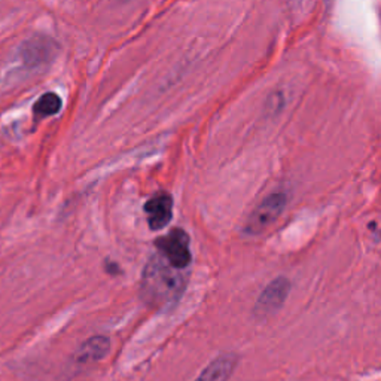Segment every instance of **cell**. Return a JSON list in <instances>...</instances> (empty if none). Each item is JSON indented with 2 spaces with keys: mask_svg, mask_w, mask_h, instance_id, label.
Instances as JSON below:
<instances>
[{
  "mask_svg": "<svg viewBox=\"0 0 381 381\" xmlns=\"http://www.w3.org/2000/svg\"><path fill=\"white\" fill-rule=\"evenodd\" d=\"M286 203H288V200H286L284 194H273L265 198L258 205L257 210L250 215L245 228L246 232L252 235L261 234L281 215Z\"/></svg>",
  "mask_w": 381,
  "mask_h": 381,
  "instance_id": "3957f363",
  "label": "cell"
},
{
  "mask_svg": "<svg viewBox=\"0 0 381 381\" xmlns=\"http://www.w3.org/2000/svg\"><path fill=\"white\" fill-rule=\"evenodd\" d=\"M53 41L38 38L27 41V43H24L21 57L27 66H35L50 60V57H53Z\"/></svg>",
  "mask_w": 381,
  "mask_h": 381,
  "instance_id": "52a82bcc",
  "label": "cell"
},
{
  "mask_svg": "<svg viewBox=\"0 0 381 381\" xmlns=\"http://www.w3.org/2000/svg\"><path fill=\"white\" fill-rule=\"evenodd\" d=\"M237 365L235 355H222L210 362L195 381H228Z\"/></svg>",
  "mask_w": 381,
  "mask_h": 381,
  "instance_id": "8992f818",
  "label": "cell"
},
{
  "mask_svg": "<svg viewBox=\"0 0 381 381\" xmlns=\"http://www.w3.org/2000/svg\"><path fill=\"white\" fill-rule=\"evenodd\" d=\"M289 291H291V281L286 277H277L273 281H269L257 301L255 313L259 317H267L269 314H273L283 306L286 298L289 295Z\"/></svg>",
  "mask_w": 381,
  "mask_h": 381,
  "instance_id": "277c9868",
  "label": "cell"
},
{
  "mask_svg": "<svg viewBox=\"0 0 381 381\" xmlns=\"http://www.w3.org/2000/svg\"><path fill=\"white\" fill-rule=\"evenodd\" d=\"M145 212L148 215V224L152 231H160L166 228L173 216V198L167 193L154 195L146 204Z\"/></svg>",
  "mask_w": 381,
  "mask_h": 381,
  "instance_id": "5b68a950",
  "label": "cell"
},
{
  "mask_svg": "<svg viewBox=\"0 0 381 381\" xmlns=\"http://www.w3.org/2000/svg\"><path fill=\"white\" fill-rule=\"evenodd\" d=\"M186 284V276L173 268L161 257H155L146 265L141 277V295L154 307L176 303Z\"/></svg>",
  "mask_w": 381,
  "mask_h": 381,
  "instance_id": "6da1fadb",
  "label": "cell"
},
{
  "mask_svg": "<svg viewBox=\"0 0 381 381\" xmlns=\"http://www.w3.org/2000/svg\"><path fill=\"white\" fill-rule=\"evenodd\" d=\"M60 109H61V99L58 95L55 92H46L36 102L33 112L36 119H41L58 114Z\"/></svg>",
  "mask_w": 381,
  "mask_h": 381,
  "instance_id": "9c48e42d",
  "label": "cell"
},
{
  "mask_svg": "<svg viewBox=\"0 0 381 381\" xmlns=\"http://www.w3.org/2000/svg\"><path fill=\"white\" fill-rule=\"evenodd\" d=\"M155 246L161 253V258L167 261L173 268L186 269L190 264V249H189V237L181 230L174 228L167 235H163L155 242Z\"/></svg>",
  "mask_w": 381,
  "mask_h": 381,
  "instance_id": "7a4b0ae2",
  "label": "cell"
},
{
  "mask_svg": "<svg viewBox=\"0 0 381 381\" xmlns=\"http://www.w3.org/2000/svg\"><path fill=\"white\" fill-rule=\"evenodd\" d=\"M107 352H109V340L106 337H92L79 348V352L76 353V360L84 363L100 360L106 356Z\"/></svg>",
  "mask_w": 381,
  "mask_h": 381,
  "instance_id": "ba28073f",
  "label": "cell"
}]
</instances>
